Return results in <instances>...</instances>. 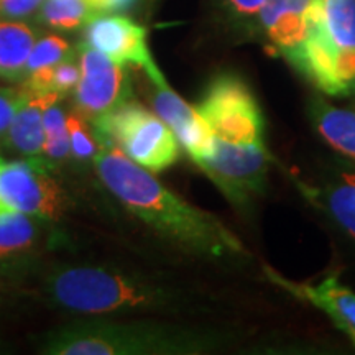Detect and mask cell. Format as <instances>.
I'll list each match as a JSON object with an SVG mask.
<instances>
[{
	"label": "cell",
	"mask_w": 355,
	"mask_h": 355,
	"mask_svg": "<svg viewBox=\"0 0 355 355\" xmlns=\"http://www.w3.org/2000/svg\"><path fill=\"white\" fill-rule=\"evenodd\" d=\"M94 165L101 181L133 216L186 250L206 257H247L245 247L222 222L163 186L119 146H101Z\"/></svg>",
	"instance_id": "obj_1"
},
{
	"label": "cell",
	"mask_w": 355,
	"mask_h": 355,
	"mask_svg": "<svg viewBox=\"0 0 355 355\" xmlns=\"http://www.w3.org/2000/svg\"><path fill=\"white\" fill-rule=\"evenodd\" d=\"M219 345L217 334L158 322L91 319L63 326L40 339L48 355H176L201 354Z\"/></svg>",
	"instance_id": "obj_2"
},
{
	"label": "cell",
	"mask_w": 355,
	"mask_h": 355,
	"mask_svg": "<svg viewBox=\"0 0 355 355\" xmlns=\"http://www.w3.org/2000/svg\"><path fill=\"white\" fill-rule=\"evenodd\" d=\"M42 290L58 308L87 316L163 311L180 303L171 288L109 266H64L43 279Z\"/></svg>",
	"instance_id": "obj_3"
},
{
	"label": "cell",
	"mask_w": 355,
	"mask_h": 355,
	"mask_svg": "<svg viewBox=\"0 0 355 355\" xmlns=\"http://www.w3.org/2000/svg\"><path fill=\"white\" fill-rule=\"evenodd\" d=\"M329 96H355V0H311L300 68Z\"/></svg>",
	"instance_id": "obj_4"
},
{
	"label": "cell",
	"mask_w": 355,
	"mask_h": 355,
	"mask_svg": "<svg viewBox=\"0 0 355 355\" xmlns=\"http://www.w3.org/2000/svg\"><path fill=\"white\" fill-rule=\"evenodd\" d=\"M92 122L99 148L119 146L145 170L159 173L180 158V141L171 128L139 102L123 101Z\"/></svg>",
	"instance_id": "obj_5"
},
{
	"label": "cell",
	"mask_w": 355,
	"mask_h": 355,
	"mask_svg": "<svg viewBox=\"0 0 355 355\" xmlns=\"http://www.w3.org/2000/svg\"><path fill=\"white\" fill-rule=\"evenodd\" d=\"M214 137L235 144H263V115L250 87L232 74L214 78L196 105Z\"/></svg>",
	"instance_id": "obj_6"
},
{
	"label": "cell",
	"mask_w": 355,
	"mask_h": 355,
	"mask_svg": "<svg viewBox=\"0 0 355 355\" xmlns=\"http://www.w3.org/2000/svg\"><path fill=\"white\" fill-rule=\"evenodd\" d=\"M270 162L265 144H235L214 137L209 153L194 163L234 204H248L263 191Z\"/></svg>",
	"instance_id": "obj_7"
},
{
	"label": "cell",
	"mask_w": 355,
	"mask_h": 355,
	"mask_svg": "<svg viewBox=\"0 0 355 355\" xmlns=\"http://www.w3.org/2000/svg\"><path fill=\"white\" fill-rule=\"evenodd\" d=\"M0 209L24 212L40 219H58L64 209V193L46 163L35 157L0 162Z\"/></svg>",
	"instance_id": "obj_8"
},
{
	"label": "cell",
	"mask_w": 355,
	"mask_h": 355,
	"mask_svg": "<svg viewBox=\"0 0 355 355\" xmlns=\"http://www.w3.org/2000/svg\"><path fill=\"white\" fill-rule=\"evenodd\" d=\"M81 79L74 89L76 112L86 121H94L102 114L109 112L128 96L125 66L115 63L101 51L83 44Z\"/></svg>",
	"instance_id": "obj_9"
},
{
	"label": "cell",
	"mask_w": 355,
	"mask_h": 355,
	"mask_svg": "<svg viewBox=\"0 0 355 355\" xmlns=\"http://www.w3.org/2000/svg\"><path fill=\"white\" fill-rule=\"evenodd\" d=\"M84 44L115 63L139 66L146 76L159 71L146 43V30L121 13H99L84 25Z\"/></svg>",
	"instance_id": "obj_10"
},
{
	"label": "cell",
	"mask_w": 355,
	"mask_h": 355,
	"mask_svg": "<svg viewBox=\"0 0 355 355\" xmlns=\"http://www.w3.org/2000/svg\"><path fill=\"white\" fill-rule=\"evenodd\" d=\"M148 79L153 86L152 101L158 117L171 128L178 141L184 146L194 162L206 157L212 146L214 133L202 115L168 86L162 71H157L152 76H148Z\"/></svg>",
	"instance_id": "obj_11"
},
{
	"label": "cell",
	"mask_w": 355,
	"mask_h": 355,
	"mask_svg": "<svg viewBox=\"0 0 355 355\" xmlns=\"http://www.w3.org/2000/svg\"><path fill=\"white\" fill-rule=\"evenodd\" d=\"M311 0H266L260 25L282 56L296 69L303 63Z\"/></svg>",
	"instance_id": "obj_12"
},
{
	"label": "cell",
	"mask_w": 355,
	"mask_h": 355,
	"mask_svg": "<svg viewBox=\"0 0 355 355\" xmlns=\"http://www.w3.org/2000/svg\"><path fill=\"white\" fill-rule=\"evenodd\" d=\"M25 99L13 115L8 125L3 141L7 148L25 157H38L43 153L44 145V127H43V110L46 105L60 101L58 94H40L25 86Z\"/></svg>",
	"instance_id": "obj_13"
},
{
	"label": "cell",
	"mask_w": 355,
	"mask_h": 355,
	"mask_svg": "<svg viewBox=\"0 0 355 355\" xmlns=\"http://www.w3.org/2000/svg\"><path fill=\"white\" fill-rule=\"evenodd\" d=\"M275 282L295 293L296 296L316 306L332 319L337 329L343 331L355 345V293L337 282L336 278H326L318 285H295L279 277H273Z\"/></svg>",
	"instance_id": "obj_14"
},
{
	"label": "cell",
	"mask_w": 355,
	"mask_h": 355,
	"mask_svg": "<svg viewBox=\"0 0 355 355\" xmlns=\"http://www.w3.org/2000/svg\"><path fill=\"white\" fill-rule=\"evenodd\" d=\"M37 43V30L25 21L0 19V78L24 83L25 68Z\"/></svg>",
	"instance_id": "obj_15"
},
{
	"label": "cell",
	"mask_w": 355,
	"mask_h": 355,
	"mask_svg": "<svg viewBox=\"0 0 355 355\" xmlns=\"http://www.w3.org/2000/svg\"><path fill=\"white\" fill-rule=\"evenodd\" d=\"M311 115L319 135L332 148L355 162V110L340 109L326 101H313Z\"/></svg>",
	"instance_id": "obj_16"
},
{
	"label": "cell",
	"mask_w": 355,
	"mask_h": 355,
	"mask_svg": "<svg viewBox=\"0 0 355 355\" xmlns=\"http://www.w3.org/2000/svg\"><path fill=\"white\" fill-rule=\"evenodd\" d=\"M37 237L38 225L32 216L12 209H0V259L28 250Z\"/></svg>",
	"instance_id": "obj_17"
},
{
	"label": "cell",
	"mask_w": 355,
	"mask_h": 355,
	"mask_svg": "<svg viewBox=\"0 0 355 355\" xmlns=\"http://www.w3.org/2000/svg\"><path fill=\"white\" fill-rule=\"evenodd\" d=\"M99 15L87 0H43L40 21L60 32L78 30Z\"/></svg>",
	"instance_id": "obj_18"
},
{
	"label": "cell",
	"mask_w": 355,
	"mask_h": 355,
	"mask_svg": "<svg viewBox=\"0 0 355 355\" xmlns=\"http://www.w3.org/2000/svg\"><path fill=\"white\" fill-rule=\"evenodd\" d=\"M44 145L43 153L50 159H63L71 153L68 123L58 102L46 105L43 110Z\"/></svg>",
	"instance_id": "obj_19"
},
{
	"label": "cell",
	"mask_w": 355,
	"mask_h": 355,
	"mask_svg": "<svg viewBox=\"0 0 355 355\" xmlns=\"http://www.w3.org/2000/svg\"><path fill=\"white\" fill-rule=\"evenodd\" d=\"M69 55H73V51H71L68 40L60 37V35H46V37L40 38L30 53L28 61H26L25 78L35 71L58 64Z\"/></svg>",
	"instance_id": "obj_20"
},
{
	"label": "cell",
	"mask_w": 355,
	"mask_h": 355,
	"mask_svg": "<svg viewBox=\"0 0 355 355\" xmlns=\"http://www.w3.org/2000/svg\"><path fill=\"white\" fill-rule=\"evenodd\" d=\"M327 206L336 220L355 235V176L345 178L327 193Z\"/></svg>",
	"instance_id": "obj_21"
},
{
	"label": "cell",
	"mask_w": 355,
	"mask_h": 355,
	"mask_svg": "<svg viewBox=\"0 0 355 355\" xmlns=\"http://www.w3.org/2000/svg\"><path fill=\"white\" fill-rule=\"evenodd\" d=\"M66 123H68L71 140V153L79 159L96 158L101 148L97 146V141L92 137L91 130H89L86 119L81 117L78 112H73L66 117Z\"/></svg>",
	"instance_id": "obj_22"
},
{
	"label": "cell",
	"mask_w": 355,
	"mask_h": 355,
	"mask_svg": "<svg viewBox=\"0 0 355 355\" xmlns=\"http://www.w3.org/2000/svg\"><path fill=\"white\" fill-rule=\"evenodd\" d=\"M25 99V89L19 87H0V137L6 135L13 115Z\"/></svg>",
	"instance_id": "obj_23"
},
{
	"label": "cell",
	"mask_w": 355,
	"mask_h": 355,
	"mask_svg": "<svg viewBox=\"0 0 355 355\" xmlns=\"http://www.w3.org/2000/svg\"><path fill=\"white\" fill-rule=\"evenodd\" d=\"M265 2L266 0H222L225 10L235 20L245 21V24H254L255 20H259Z\"/></svg>",
	"instance_id": "obj_24"
},
{
	"label": "cell",
	"mask_w": 355,
	"mask_h": 355,
	"mask_svg": "<svg viewBox=\"0 0 355 355\" xmlns=\"http://www.w3.org/2000/svg\"><path fill=\"white\" fill-rule=\"evenodd\" d=\"M43 0H0V19L20 20L42 7Z\"/></svg>",
	"instance_id": "obj_25"
},
{
	"label": "cell",
	"mask_w": 355,
	"mask_h": 355,
	"mask_svg": "<svg viewBox=\"0 0 355 355\" xmlns=\"http://www.w3.org/2000/svg\"><path fill=\"white\" fill-rule=\"evenodd\" d=\"M97 13H121L130 10L140 0H87Z\"/></svg>",
	"instance_id": "obj_26"
},
{
	"label": "cell",
	"mask_w": 355,
	"mask_h": 355,
	"mask_svg": "<svg viewBox=\"0 0 355 355\" xmlns=\"http://www.w3.org/2000/svg\"><path fill=\"white\" fill-rule=\"evenodd\" d=\"M0 162H2V158H0Z\"/></svg>",
	"instance_id": "obj_27"
}]
</instances>
